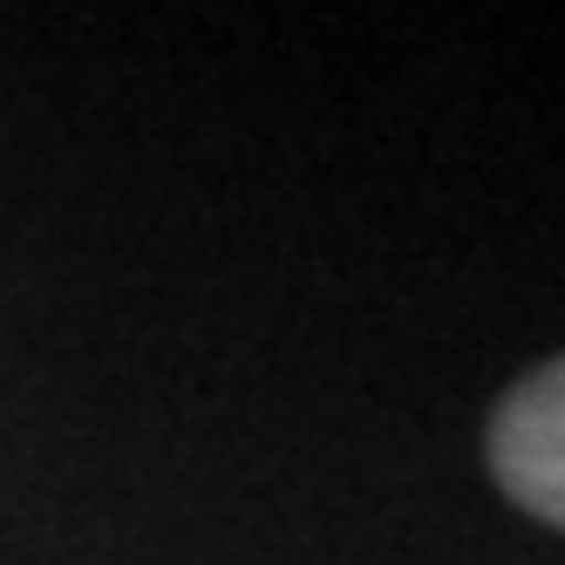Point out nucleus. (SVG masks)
I'll return each mask as SVG.
<instances>
[{
  "instance_id": "f257e3e1",
  "label": "nucleus",
  "mask_w": 565,
  "mask_h": 565,
  "mask_svg": "<svg viewBox=\"0 0 565 565\" xmlns=\"http://www.w3.org/2000/svg\"><path fill=\"white\" fill-rule=\"evenodd\" d=\"M491 477L539 524L565 532V354L532 369L491 416Z\"/></svg>"
}]
</instances>
